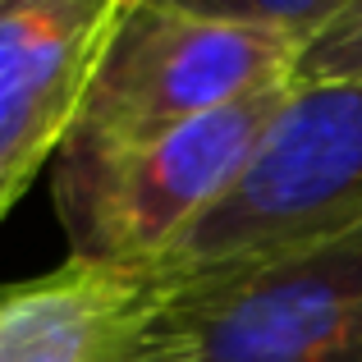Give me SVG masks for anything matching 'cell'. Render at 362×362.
Segmentation results:
<instances>
[{
  "instance_id": "cell-6",
  "label": "cell",
  "mask_w": 362,
  "mask_h": 362,
  "mask_svg": "<svg viewBox=\"0 0 362 362\" xmlns=\"http://www.w3.org/2000/svg\"><path fill=\"white\" fill-rule=\"evenodd\" d=\"M184 275L69 262L0 289V362H138Z\"/></svg>"
},
{
  "instance_id": "cell-7",
  "label": "cell",
  "mask_w": 362,
  "mask_h": 362,
  "mask_svg": "<svg viewBox=\"0 0 362 362\" xmlns=\"http://www.w3.org/2000/svg\"><path fill=\"white\" fill-rule=\"evenodd\" d=\"M147 5H165L193 18H211V23L266 28V33H284L308 46L358 0H147Z\"/></svg>"
},
{
  "instance_id": "cell-5",
  "label": "cell",
  "mask_w": 362,
  "mask_h": 362,
  "mask_svg": "<svg viewBox=\"0 0 362 362\" xmlns=\"http://www.w3.org/2000/svg\"><path fill=\"white\" fill-rule=\"evenodd\" d=\"M124 0H0V221L60 156Z\"/></svg>"
},
{
  "instance_id": "cell-4",
  "label": "cell",
  "mask_w": 362,
  "mask_h": 362,
  "mask_svg": "<svg viewBox=\"0 0 362 362\" xmlns=\"http://www.w3.org/2000/svg\"><path fill=\"white\" fill-rule=\"evenodd\" d=\"M298 55L303 42L284 33L124 0L64 147L115 151L151 142L252 92L293 83Z\"/></svg>"
},
{
  "instance_id": "cell-1",
  "label": "cell",
  "mask_w": 362,
  "mask_h": 362,
  "mask_svg": "<svg viewBox=\"0 0 362 362\" xmlns=\"http://www.w3.org/2000/svg\"><path fill=\"white\" fill-rule=\"evenodd\" d=\"M289 92L293 83L252 92L133 147H60L55 206L69 234V262L156 271L170 247L234 188Z\"/></svg>"
},
{
  "instance_id": "cell-3",
  "label": "cell",
  "mask_w": 362,
  "mask_h": 362,
  "mask_svg": "<svg viewBox=\"0 0 362 362\" xmlns=\"http://www.w3.org/2000/svg\"><path fill=\"white\" fill-rule=\"evenodd\" d=\"M354 225H362V78L293 83L234 188L156 271H221Z\"/></svg>"
},
{
  "instance_id": "cell-8",
  "label": "cell",
  "mask_w": 362,
  "mask_h": 362,
  "mask_svg": "<svg viewBox=\"0 0 362 362\" xmlns=\"http://www.w3.org/2000/svg\"><path fill=\"white\" fill-rule=\"evenodd\" d=\"M362 78V0L349 5L326 33H317L298 55L293 83H335Z\"/></svg>"
},
{
  "instance_id": "cell-2",
  "label": "cell",
  "mask_w": 362,
  "mask_h": 362,
  "mask_svg": "<svg viewBox=\"0 0 362 362\" xmlns=\"http://www.w3.org/2000/svg\"><path fill=\"white\" fill-rule=\"evenodd\" d=\"M138 362H362V225L184 275Z\"/></svg>"
}]
</instances>
